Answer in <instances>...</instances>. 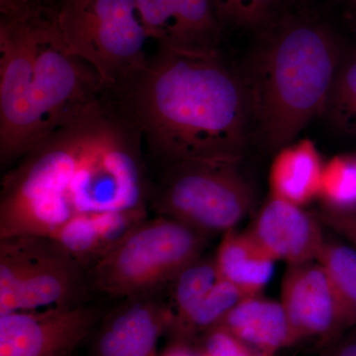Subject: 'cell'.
Returning <instances> with one entry per match:
<instances>
[{
  "label": "cell",
  "mask_w": 356,
  "mask_h": 356,
  "mask_svg": "<svg viewBox=\"0 0 356 356\" xmlns=\"http://www.w3.org/2000/svg\"><path fill=\"white\" fill-rule=\"evenodd\" d=\"M163 165L200 161L238 165L252 117L247 84L219 51L158 47L146 67L110 91Z\"/></svg>",
  "instance_id": "obj_2"
},
{
  "label": "cell",
  "mask_w": 356,
  "mask_h": 356,
  "mask_svg": "<svg viewBox=\"0 0 356 356\" xmlns=\"http://www.w3.org/2000/svg\"><path fill=\"white\" fill-rule=\"evenodd\" d=\"M142 136L109 90L21 156L2 180L0 238L50 236L74 218L147 208Z\"/></svg>",
  "instance_id": "obj_1"
},
{
  "label": "cell",
  "mask_w": 356,
  "mask_h": 356,
  "mask_svg": "<svg viewBox=\"0 0 356 356\" xmlns=\"http://www.w3.org/2000/svg\"><path fill=\"white\" fill-rule=\"evenodd\" d=\"M280 302L296 343L314 339L327 346L346 332L337 293L318 261L288 266Z\"/></svg>",
  "instance_id": "obj_9"
},
{
  "label": "cell",
  "mask_w": 356,
  "mask_h": 356,
  "mask_svg": "<svg viewBox=\"0 0 356 356\" xmlns=\"http://www.w3.org/2000/svg\"><path fill=\"white\" fill-rule=\"evenodd\" d=\"M147 32L161 48L219 51L222 26L211 0H136Z\"/></svg>",
  "instance_id": "obj_12"
},
{
  "label": "cell",
  "mask_w": 356,
  "mask_h": 356,
  "mask_svg": "<svg viewBox=\"0 0 356 356\" xmlns=\"http://www.w3.org/2000/svg\"><path fill=\"white\" fill-rule=\"evenodd\" d=\"M318 198L329 209H356L355 156H337L325 163Z\"/></svg>",
  "instance_id": "obj_21"
},
{
  "label": "cell",
  "mask_w": 356,
  "mask_h": 356,
  "mask_svg": "<svg viewBox=\"0 0 356 356\" xmlns=\"http://www.w3.org/2000/svg\"><path fill=\"white\" fill-rule=\"evenodd\" d=\"M208 236L172 218H147L88 269L89 283L123 299L158 291L200 259Z\"/></svg>",
  "instance_id": "obj_6"
},
{
  "label": "cell",
  "mask_w": 356,
  "mask_h": 356,
  "mask_svg": "<svg viewBox=\"0 0 356 356\" xmlns=\"http://www.w3.org/2000/svg\"><path fill=\"white\" fill-rule=\"evenodd\" d=\"M317 217L325 226L356 248V209L339 211L324 207Z\"/></svg>",
  "instance_id": "obj_24"
},
{
  "label": "cell",
  "mask_w": 356,
  "mask_h": 356,
  "mask_svg": "<svg viewBox=\"0 0 356 356\" xmlns=\"http://www.w3.org/2000/svg\"><path fill=\"white\" fill-rule=\"evenodd\" d=\"M324 165L311 140L281 147L269 173L271 196L303 207L318 197Z\"/></svg>",
  "instance_id": "obj_16"
},
{
  "label": "cell",
  "mask_w": 356,
  "mask_h": 356,
  "mask_svg": "<svg viewBox=\"0 0 356 356\" xmlns=\"http://www.w3.org/2000/svg\"><path fill=\"white\" fill-rule=\"evenodd\" d=\"M351 6L356 14V0H351Z\"/></svg>",
  "instance_id": "obj_27"
},
{
  "label": "cell",
  "mask_w": 356,
  "mask_h": 356,
  "mask_svg": "<svg viewBox=\"0 0 356 356\" xmlns=\"http://www.w3.org/2000/svg\"><path fill=\"white\" fill-rule=\"evenodd\" d=\"M325 114L339 130L356 134V48L341 58Z\"/></svg>",
  "instance_id": "obj_20"
},
{
  "label": "cell",
  "mask_w": 356,
  "mask_h": 356,
  "mask_svg": "<svg viewBox=\"0 0 356 356\" xmlns=\"http://www.w3.org/2000/svg\"><path fill=\"white\" fill-rule=\"evenodd\" d=\"M250 233L274 261L288 266L318 261L325 240L317 216L274 196L264 204Z\"/></svg>",
  "instance_id": "obj_13"
},
{
  "label": "cell",
  "mask_w": 356,
  "mask_h": 356,
  "mask_svg": "<svg viewBox=\"0 0 356 356\" xmlns=\"http://www.w3.org/2000/svg\"><path fill=\"white\" fill-rule=\"evenodd\" d=\"M318 261L337 293L348 331L356 327V248L348 242L325 238Z\"/></svg>",
  "instance_id": "obj_18"
},
{
  "label": "cell",
  "mask_w": 356,
  "mask_h": 356,
  "mask_svg": "<svg viewBox=\"0 0 356 356\" xmlns=\"http://www.w3.org/2000/svg\"><path fill=\"white\" fill-rule=\"evenodd\" d=\"M220 325L257 356H276L296 343L281 302L261 294L241 300Z\"/></svg>",
  "instance_id": "obj_15"
},
{
  "label": "cell",
  "mask_w": 356,
  "mask_h": 356,
  "mask_svg": "<svg viewBox=\"0 0 356 356\" xmlns=\"http://www.w3.org/2000/svg\"><path fill=\"white\" fill-rule=\"evenodd\" d=\"M60 34L105 88L115 91L146 67L149 36L136 0H51ZM154 42V41H153Z\"/></svg>",
  "instance_id": "obj_5"
},
{
  "label": "cell",
  "mask_w": 356,
  "mask_h": 356,
  "mask_svg": "<svg viewBox=\"0 0 356 356\" xmlns=\"http://www.w3.org/2000/svg\"><path fill=\"white\" fill-rule=\"evenodd\" d=\"M236 165L200 161L166 165L152 186L149 203L156 215L184 222L206 235L226 233L242 221L254 200Z\"/></svg>",
  "instance_id": "obj_7"
},
{
  "label": "cell",
  "mask_w": 356,
  "mask_h": 356,
  "mask_svg": "<svg viewBox=\"0 0 356 356\" xmlns=\"http://www.w3.org/2000/svg\"><path fill=\"white\" fill-rule=\"evenodd\" d=\"M96 318L81 305L0 315V356H72Z\"/></svg>",
  "instance_id": "obj_8"
},
{
  "label": "cell",
  "mask_w": 356,
  "mask_h": 356,
  "mask_svg": "<svg viewBox=\"0 0 356 356\" xmlns=\"http://www.w3.org/2000/svg\"><path fill=\"white\" fill-rule=\"evenodd\" d=\"M219 280L215 259H198L172 281V321L168 332L193 313Z\"/></svg>",
  "instance_id": "obj_19"
},
{
  "label": "cell",
  "mask_w": 356,
  "mask_h": 356,
  "mask_svg": "<svg viewBox=\"0 0 356 356\" xmlns=\"http://www.w3.org/2000/svg\"><path fill=\"white\" fill-rule=\"evenodd\" d=\"M222 26L259 28L285 0H211Z\"/></svg>",
  "instance_id": "obj_22"
},
{
  "label": "cell",
  "mask_w": 356,
  "mask_h": 356,
  "mask_svg": "<svg viewBox=\"0 0 356 356\" xmlns=\"http://www.w3.org/2000/svg\"><path fill=\"white\" fill-rule=\"evenodd\" d=\"M197 341L201 356H257L222 325L206 332Z\"/></svg>",
  "instance_id": "obj_23"
},
{
  "label": "cell",
  "mask_w": 356,
  "mask_h": 356,
  "mask_svg": "<svg viewBox=\"0 0 356 356\" xmlns=\"http://www.w3.org/2000/svg\"><path fill=\"white\" fill-rule=\"evenodd\" d=\"M147 218V208L95 213L70 220L48 238L89 269Z\"/></svg>",
  "instance_id": "obj_14"
},
{
  "label": "cell",
  "mask_w": 356,
  "mask_h": 356,
  "mask_svg": "<svg viewBox=\"0 0 356 356\" xmlns=\"http://www.w3.org/2000/svg\"><path fill=\"white\" fill-rule=\"evenodd\" d=\"M84 268L50 238L27 236V257L21 278L17 311L79 305Z\"/></svg>",
  "instance_id": "obj_11"
},
{
  "label": "cell",
  "mask_w": 356,
  "mask_h": 356,
  "mask_svg": "<svg viewBox=\"0 0 356 356\" xmlns=\"http://www.w3.org/2000/svg\"><path fill=\"white\" fill-rule=\"evenodd\" d=\"M259 29L245 84L259 137L280 149L324 113L343 50L334 28L305 9L281 4Z\"/></svg>",
  "instance_id": "obj_4"
},
{
  "label": "cell",
  "mask_w": 356,
  "mask_h": 356,
  "mask_svg": "<svg viewBox=\"0 0 356 356\" xmlns=\"http://www.w3.org/2000/svg\"><path fill=\"white\" fill-rule=\"evenodd\" d=\"M163 356H201L197 350H192L191 346H170Z\"/></svg>",
  "instance_id": "obj_26"
},
{
  "label": "cell",
  "mask_w": 356,
  "mask_h": 356,
  "mask_svg": "<svg viewBox=\"0 0 356 356\" xmlns=\"http://www.w3.org/2000/svg\"><path fill=\"white\" fill-rule=\"evenodd\" d=\"M70 51L51 0H0V159L17 161L105 92Z\"/></svg>",
  "instance_id": "obj_3"
},
{
  "label": "cell",
  "mask_w": 356,
  "mask_h": 356,
  "mask_svg": "<svg viewBox=\"0 0 356 356\" xmlns=\"http://www.w3.org/2000/svg\"><path fill=\"white\" fill-rule=\"evenodd\" d=\"M320 356H356V332L344 336V332L332 343Z\"/></svg>",
  "instance_id": "obj_25"
},
{
  "label": "cell",
  "mask_w": 356,
  "mask_h": 356,
  "mask_svg": "<svg viewBox=\"0 0 356 356\" xmlns=\"http://www.w3.org/2000/svg\"><path fill=\"white\" fill-rule=\"evenodd\" d=\"M221 280L238 288L245 297L261 294L273 273L274 259L248 233H224L215 255Z\"/></svg>",
  "instance_id": "obj_17"
},
{
  "label": "cell",
  "mask_w": 356,
  "mask_h": 356,
  "mask_svg": "<svg viewBox=\"0 0 356 356\" xmlns=\"http://www.w3.org/2000/svg\"><path fill=\"white\" fill-rule=\"evenodd\" d=\"M159 291L124 298L95 332L91 356H159V339L172 321V307Z\"/></svg>",
  "instance_id": "obj_10"
}]
</instances>
